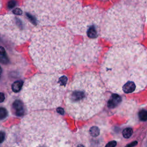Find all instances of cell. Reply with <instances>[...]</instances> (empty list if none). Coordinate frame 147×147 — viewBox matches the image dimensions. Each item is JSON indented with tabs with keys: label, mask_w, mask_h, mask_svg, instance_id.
<instances>
[{
	"label": "cell",
	"mask_w": 147,
	"mask_h": 147,
	"mask_svg": "<svg viewBox=\"0 0 147 147\" xmlns=\"http://www.w3.org/2000/svg\"><path fill=\"white\" fill-rule=\"evenodd\" d=\"M24 82L22 80H17L14 82L11 85V89L13 92H18L21 90Z\"/></svg>",
	"instance_id": "obj_13"
},
{
	"label": "cell",
	"mask_w": 147,
	"mask_h": 147,
	"mask_svg": "<svg viewBox=\"0 0 147 147\" xmlns=\"http://www.w3.org/2000/svg\"><path fill=\"white\" fill-rule=\"evenodd\" d=\"M57 111L59 112V113H60V114H63V110L62 109H58V110H57Z\"/></svg>",
	"instance_id": "obj_23"
},
{
	"label": "cell",
	"mask_w": 147,
	"mask_h": 147,
	"mask_svg": "<svg viewBox=\"0 0 147 147\" xmlns=\"http://www.w3.org/2000/svg\"><path fill=\"white\" fill-rule=\"evenodd\" d=\"M137 144V141H134V142H133L129 144H127L125 147H133L134 146L136 145Z\"/></svg>",
	"instance_id": "obj_22"
},
{
	"label": "cell",
	"mask_w": 147,
	"mask_h": 147,
	"mask_svg": "<svg viewBox=\"0 0 147 147\" xmlns=\"http://www.w3.org/2000/svg\"><path fill=\"white\" fill-rule=\"evenodd\" d=\"M121 97L119 94H113L107 102V106L110 109H114L116 107L121 101Z\"/></svg>",
	"instance_id": "obj_11"
},
{
	"label": "cell",
	"mask_w": 147,
	"mask_h": 147,
	"mask_svg": "<svg viewBox=\"0 0 147 147\" xmlns=\"http://www.w3.org/2000/svg\"><path fill=\"white\" fill-rule=\"evenodd\" d=\"M67 83V76L60 74H37L26 82L22 99L29 110L57 107L61 104Z\"/></svg>",
	"instance_id": "obj_5"
},
{
	"label": "cell",
	"mask_w": 147,
	"mask_h": 147,
	"mask_svg": "<svg viewBox=\"0 0 147 147\" xmlns=\"http://www.w3.org/2000/svg\"><path fill=\"white\" fill-rule=\"evenodd\" d=\"M100 131L98 127L96 126H92L90 129V134L92 137H96L99 134Z\"/></svg>",
	"instance_id": "obj_15"
},
{
	"label": "cell",
	"mask_w": 147,
	"mask_h": 147,
	"mask_svg": "<svg viewBox=\"0 0 147 147\" xmlns=\"http://www.w3.org/2000/svg\"><path fill=\"white\" fill-rule=\"evenodd\" d=\"M117 142L115 141H111L109 142H108L105 147H115L116 146Z\"/></svg>",
	"instance_id": "obj_18"
},
{
	"label": "cell",
	"mask_w": 147,
	"mask_h": 147,
	"mask_svg": "<svg viewBox=\"0 0 147 147\" xmlns=\"http://www.w3.org/2000/svg\"><path fill=\"white\" fill-rule=\"evenodd\" d=\"M139 3L125 1L115 4L103 18L100 36L116 45L132 44L141 35L145 20Z\"/></svg>",
	"instance_id": "obj_4"
},
{
	"label": "cell",
	"mask_w": 147,
	"mask_h": 147,
	"mask_svg": "<svg viewBox=\"0 0 147 147\" xmlns=\"http://www.w3.org/2000/svg\"><path fill=\"white\" fill-rule=\"evenodd\" d=\"M5 99V96L3 92H0V103L3 102Z\"/></svg>",
	"instance_id": "obj_21"
},
{
	"label": "cell",
	"mask_w": 147,
	"mask_h": 147,
	"mask_svg": "<svg viewBox=\"0 0 147 147\" xmlns=\"http://www.w3.org/2000/svg\"><path fill=\"white\" fill-rule=\"evenodd\" d=\"M66 92V111L76 119L91 118L100 111L105 103V85L94 72L76 74Z\"/></svg>",
	"instance_id": "obj_3"
},
{
	"label": "cell",
	"mask_w": 147,
	"mask_h": 147,
	"mask_svg": "<svg viewBox=\"0 0 147 147\" xmlns=\"http://www.w3.org/2000/svg\"><path fill=\"white\" fill-rule=\"evenodd\" d=\"M7 112L6 109L4 107H0V119L5 118L7 116Z\"/></svg>",
	"instance_id": "obj_17"
},
{
	"label": "cell",
	"mask_w": 147,
	"mask_h": 147,
	"mask_svg": "<svg viewBox=\"0 0 147 147\" xmlns=\"http://www.w3.org/2000/svg\"><path fill=\"white\" fill-rule=\"evenodd\" d=\"M102 11L98 8L86 6L67 20V26L74 33L87 38L96 40L100 35Z\"/></svg>",
	"instance_id": "obj_7"
},
{
	"label": "cell",
	"mask_w": 147,
	"mask_h": 147,
	"mask_svg": "<svg viewBox=\"0 0 147 147\" xmlns=\"http://www.w3.org/2000/svg\"><path fill=\"white\" fill-rule=\"evenodd\" d=\"M1 74H2V68H1V67L0 66V77L1 76Z\"/></svg>",
	"instance_id": "obj_24"
},
{
	"label": "cell",
	"mask_w": 147,
	"mask_h": 147,
	"mask_svg": "<svg viewBox=\"0 0 147 147\" xmlns=\"http://www.w3.org/2000/svg\"><path fill=\"white\" fill-rule=\"evenodd\" d=\"M24 7L30 22L40 25L67 20L82 9L81 3L75 1H29Z\"/></svg>",
	"instance_id": "obj_6"
},
{
	"label": "cell",
	"mask_w": 147,
	"mask_h": 147,
	"mask_svg": "<svg viewBox=\"0 0 147 147\" xmlns=\"http://www.w3.org/2000/svg\"><path fill=\"white\" fill-rule=\"evenodd\" d=\"M8 62L9 59L6 52L3 47L0 46V63L3 64H7Z\"/></svg>",
	"instance_id": "obj_12"
},
{
	"label": "cell",
	"mask_w": 147,
	"mask_h": 147,
	"mask_svg": "<svg viewBox=\"0 0 147 147\" xmlns=\"http://www.w3.org/2000/svg\"><path fill=\"white\" fill-rule=\"evenodd\" d=\"M28 23L25 19L14 14L0 16V39L16 45L24 42L30 34Z\"/></svg>",
	"instance_id": "obj_8"
},
{
	"label": "cell",
	"mask_w": 147,
	"mask_h": 147,
	"mask_svg": "<svg viewBox=\"0 0 147 147\" xmlns=\"http://www.w3.org/2000/svg\"><path fill=\"white\" fill-rule=\"evenodd\" d=\"M15 5H16V2H15V1H9V2H8V4H7L9 7H10V8H11V7H14V6H15Z\"/></svg>",
	"instance_id": "obj_20"
},
{
	"label": "cell",
	"mask_w": 147,
	"mask_h": 147,
	"mask_svg": "<svg viewBox=\"0 0 147 147\" xmlns=\"http://www.w3.org/2000/svg\"><path fill=\"white\" fill-rule=\"evenodd\" d=\"M139 119L142 121H147V111L142 110L139 112L138 114Z\"/></svg>",
	"instance_id": "obj_16"
},
{
	"label": "cell",
	"mask_w": 147,
	"mask_h": 147,
	"mask_svg": "<svg viewBox=\"0 0 147 147\" xmlns=\"http://www.w3.org/2000/svg\"><path fill=\"white\" fill-rule=\"evenodd\" d=\"M102 47L97 40L85 38L82 42L75 45L72 57V64H90L97 60Z\"/></svg>",
	"instance_id": "obj_9"
},
{
	"label": "cell",
	"mask_w": 147,
	"mask_h": 147,
	"mask_svg": "<svg viewBox=\"0 0 147 147\" xmlns=\"http://www.w3.org/2000/svg\"><path fill=\"white\" fill-rule=\"evenodd\" d=\"M5 138V133L3 131H0V143H2Z\"/></svg>",
	"instance_id": "obj_19"
},
{
	"label": "cell",
	"mask_w": 147,
	"mask_h": 147,
	"mask_svg": "<svg viewBox=\"0 0 147 147\" xmlns=\"http://www.w3.org/2000/svg\"><path fill=\"white\" fill-rule=\"evenodd\" d=\"M133 129L131 128L130 127H127L126 129H125L123 131H122V134L123 137H125V138H129L131 137V136L133 134Z\"/></svg>",
	"instance_id": "obj_14"
},
{
	"label": "cell",
	"mask_w": 147,
	"mask_h": 147,
	"mask_svg": "<svg viewBox=\"0 0 147 147\" xmlns=\"http://www.w3.org/2000/svg\"><path fill=\"white\" fill-rule=\"evenodd\" d=\"M75 46L68 29L53 26L34 33L29 49L34 64L41 71L56 73L71 65Z\"/></svg>",
	"instance_id": "obj_2"
},
{
	"label": "cell",
	"mask_w": 147,
	"mask_h": 147,
	"mask_svg": "<svg viewBox=\"0 0 147 147\" xmlns=\"http://www.w3.org/2000/svg\"><path fill=\"white\" fill-rule=\"evenodd\" d=\"M1 6H2V3H1V2L0 1V8L1 7Z\"/></svg>",
	"instance_id": "obj_25"
},
{
	"label": "cell",
	"mask_w": 147,
	"mask_h": 147,
	"mask_svg": "<svg viewBox=\"0 0 147 147\" xmlns=\"http://www.w3.org/2000/svg\"><path fill=\"white\" fill-rule=\"evenodd\" d=\"M12 108L14 114L17 116H22L25 113L24 105L21 100H15L13 103Z\"/></svg>",
	"instance_id": "obj_10"
},
{
	"label": "cell",
	"mask_w": 147,
	"mask_h": 147,
	"mask_svg": "<svg viewBox=\"0 0 147 147\" xmlns=\"http://www.w3.org/2000/svg\"><path fill=\"white\" fill-rule=\"evenodd\" d=\"M100 72L105 86L115 94L138 92L147 86V51L139 44L112 47L103 57Z\"/></svg>",
	"instance_id": "obj_1"
}]
</instances>
